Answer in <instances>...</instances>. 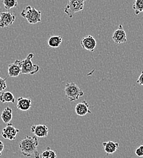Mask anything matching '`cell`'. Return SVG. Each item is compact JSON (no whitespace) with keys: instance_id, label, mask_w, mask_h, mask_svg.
I'll return each instance as SVG.
<instances>
[{"instance_id":"cell-1","label":"cell","mask_w":143,"mask_h":158,"mask_svg":"<svg viewBox=\"0 0 143 158\" xmlns=\"http://www.w3.org/2000/svg\"><path fill=\"white\" fill-rule=\"evenodd\" d=\"M39 142L37 137L27 136L19 142V148L22 155L25 157L34 155L36 158H40V155L37 150Z\"/></svg>"},{"instance_id":"cell-2","label":"cell","mask_w":143,"mask_h":158,"mask_svg":"<svg viewBox=\"0 0 143 158\" xmlns=\"http://www.w3.org/2000/svg\"><path fill=\"white\" fill-rule=\"evenodd\" d=\"M21 16L32 24H36L41 22V11L37 10L31 6H27L21 12Z\"/></svg>"},{"instance_id":"cell-3","label":"cell","mask_w":143,"mask_h":158,"mask_svg":"<svg viewBox=\"0 0 143 158\" xmlns=\"http://www.w3.org/2000/svg\"><path fill=\"white\" fill-rule=\"evenodd\" d=\"M64 93L66 98L70 102L78 100L80 97H82L84 94L82 89L74 82L68 83L66 84L64 89Z\"/></svg>"},{"instance_id":"cell-4","label":"cell","mask_w":143,"mask_h":158,"mask_svg":"<svg viewBox=\"0 0 143 158\" xmlns=\"http://www.w3.org/2000/svg\"><path fill=\"white\" fill-rule=\"evenodd\" d=\"M34 56V54L33 53H30L25 59L22 60L21 74L34 75L39 71L40 66L37 64H34L32 63V59Z\"/></svg>"},{"instance_id":"cell-5","label":"cell","mask_w":143,"mask_h":158,"mask_svg":"<svg viewBox=\"0 0 143 158\" xmlns=\"http://www.w3.org/2000/svg\"><path fill=\"white\" fill-rule=\"evenodd\" d=\"M86 0H69L64 10V12L72 19L73 15L81 12L84 8V2Z\"/></svg>"},{"instance_id":"cell-6","label":"cell","mask_w":143,"mask_h":158,"mask_svg":"<svg viewBox=\"0 0 143 158\" xmlns=\"http://www.w3.org/2000/svg\"><path fill=\"white\" fill-rule=\"evenodd\" d=\"M20 132V130L16 128H15L12 123H7L6 127L2 129L1 135L6 139H8L10 140H15L17 134Z\"/></svg>"},{"instance_id":"cell-7","label":"cell","mask_w":143,"mask_h":158,"mask_svg":"<svg viewBox=\"0 0 143 158\" xmlns=\"http://www.w3.org/2000/svg\"><path fill=\"white\" fill-rule=\"evenodd\" d=\"M22 60H17L8 66V75L11 77H17L21 74Z\"/></svg>"},{"instance_id":"cell-8","label":"cell","mask_w":143,"mask_h":158,"mask_svg":"<svg viewBox=\"0 0 143 158\" xmlns=\"http://www.w3.org/2000/svg\"><path fill=\"white\" fill-rule=\"evenodd\" d=\"M31 131L37 138H44L48 136L49 128L47 126L43 124L33 125L31 127Z\"/></svg>"},{"instance_id":"cell-9","label":"cell","mask_w":143,"mask_h":158,"mask_svg":"<svg viewBox=\"0 0 143 158\" xmlns=\"http://www.w3.org/2000/svg\"><path fill=\"white\" fill-rule=\"evenodd\" d=\"M15 20V15L10 12L0 14V27L4 28L12 25Z\"/></svg>"},{"instance_id":"cell-10","label":"cell","mask_w":143,"mask_h":158,"mask_svg":"<svg viewBox=\"0 0 143 158\" xmlns=\"http://www.w3.org/2000/svg\"><path fill=\"white\" fill-rule=\"evenodd\" d=\"M96 44L97 43L96 40L91 35L84 37L81 41V44L82 48L90 52H93L95 51Z\"/></svg>"},{"instance_id":"cell-11","label":"cell","mask_w":143,"mask_h":158,"mask_svg":"<svg viewBox=\"0 0 143 158\" xmlns=\"http://www.w3.org/2000/svg\"><path fill=\"white\" fill-rule=\"evenodd\" d=\"M112 39L116 44H122L127 41V34L123 29V25L120 24L118 28L115 31Z\"/></svg>"},{"instance_id":"cell-12","label":"cell","mask_w":143,"mask_h":158,"mask_svg":"<svg viewBox=\"0 0 143 158\" xmlns=\"http://www.w3.org/2000/svg\"><path fill=\"white\" fill-rule=\"evenodd\" d=\"M75 112L79 116H84L87 114H91V111L90 110V105L86 100H83L76 105Z\"/></svg>"},{"instance_id":"cell-13","label":"cell","mask_w":143,"mask_h":158,"mask_svg":"<svg viewBox=\"0 0 143 158\" xmlns=\"http://www.w3.org/2000/svg\"><path fill=\"white\" fill-rule=\"evenodd\" d=\"M102 145L104 148V151L108 155L113 154L117 151V150L119 148V143L115 142L113 141L103 142Z\"/></svg>"},{"instance_id":"cell-14","label":"cell","mask_w":143,"mask_h":158,"mask_svg":"<svg viewBox=\"0 0 143 158\" xmlns=\"http://www.w3.org/2000/svg\"><path fill=\"white\" fill-rule=\"evenodd\" d=\"M32 106V100L30 98H19L17 100V107L21 111H27Z\"/></svg>"},{"instance_id":"cell-15","label":"cell","mask_w":143,"mask_h":158,"mask_svg":"<svg viewBox=\"0 0 143 158\" xmlns=\"http://www.w3.org/2000/svg\"><path fill=\"white\" fill-rule=\"evenodd\" d=\"M0 102L2 103H14L15 102V98L11 92L4 91L0 94Z\"/></svg>"},{"instance_id":"cell-16","label":"cell","mask_w":143,"mask_h":158,"mask_svg":"<svg viewBox=\"0 0 143 158\" xmlns=\"http://www.w3.org/2000/svg\"><path fill=\"white\" fill-rule=\"evenodd\" d=\"M12 110L10 107H6L2 111L1 114V118L4 123H8L11 122L12 119Z\"/></svg>"},{"instance_id":"cell-17","label":"cell","mask_w":143,"mask_h":158,"mask_svg":"<svg viewBox=\"0 0 143 158\" xmlns=\"http://www.w3.org/2000/svg\"><path fill=\"white\" fill-rule=\"evenodd\" d=\"M62 42V38L61 36H52L51 37L48 41V46L53 48H59Z\"/></svg>"},{"instance_id":"cell-18","label":"cell","mask_w":143,"mask_h":158,"mask_svg":"<svg viewBox=\"0 0 143 158\" xmlns=\"http://www.w3.org/2000/svg\"><path fill=\"white\" fill-rule=\"evenodd\" d=\"M135 15H139L143 13V0H135L133 5Z\"/></svg>"},{"instance_id":"cell-19","label":"cell","mask_w":143,"mask_h":158,"mask_svg":"<svg viewBox=\"0 0 143 158\" xmlns=\"http://www.w3.org/2000/svg\"><path fill=\"white\" fill-rule=\"evenodd\" d=\"M56 153L52 150L50 147H47L46 150L41 153V157L43 158H57Z\"/></svg>"},{"instance_id":"cell-20","label":"cell","mask_w":143,"mask_h":158,"mask_svg":"<svg viewBox=\"0 0 143 158\" xmlns=\"http://www.w3.org/2000/svg\"><path fill=\"white\" fill-rule=\"evenodd\" d=\"M3 4L6 10H10L18 6V0H3Z\"/></svg>"},{"instance_id":"cell-21","label":"cell","mask_w":143,"mask_h":158,"mask_svg":"<svg viewBox=\"0 0 143 158\" xmlns=\"http://www.w3.org/2000/svg\"><path fill=\"white\" fill-rule=\"evenodd\" d=\"M7 88L6 79H2L0 77V92L3 91Z\"/></svg>"},{"instance_id":"cell-22","label":"cell","mask_w":143,"mask_h":158,"mask_svg":"<svg viewBox=\"0 0 143 158\" xmlns=\"http://www.w3.org/2000/svg\"><path fill=\"white\" fill-rule=\"evenodd\" d=\"M135 155L138 157H143V145L137 148L135 151Z\"/></svg>"},{"instance_id":"cell-23","label":"cell","mask_w":143,"mask_h":158,"mask_svg":"<svg viewBox=\"0 0 143 158\" xmlns=\"http://www.w3.org/2000/svg\"><path fill=\"white\" fill-rule=\"evenodd\" d=\"M137 83L138 84H139L140 85L143 86V71L141 72V74L140 75L139 77L137 79Z\"/></svg>"},{"instance_id":"cell-24","label":"cell","mask_w":143,"mask_h":158,"mask_svg":"<svg viewBox=\"0 0 143 158\" xmlns=\"http://www.w3.org/2000/svg\"><path fill=\"white\" fill-rule=\"evenodd\" d=\"M4 149V145L3 143V142L0 140V156H1L2 152Z\"/></svg>"},{"instance_id":"cell-25","label":"cell","mask_w":143,"mask_h":158,"mask_svg":"<svg viewBox=\"0 0 143 158\" xmlns=\"http://www.w3.org/2000/svg\"><path fill=\"white\" fill-rule=\"evenodd\" d=\"M0 12H1V9H0Z\"/></svg>"}]
</instances>
